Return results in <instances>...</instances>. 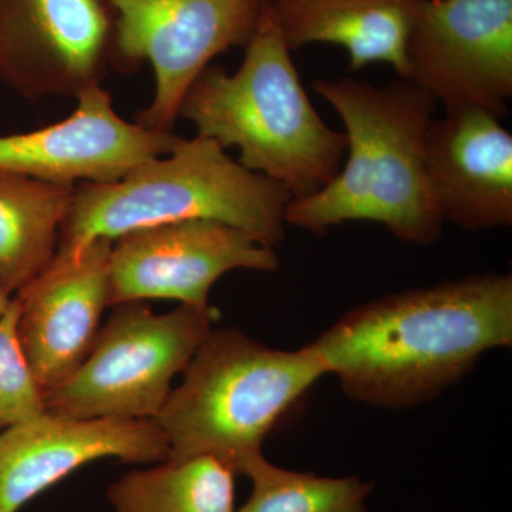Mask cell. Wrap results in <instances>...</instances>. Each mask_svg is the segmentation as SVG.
Returning a JSON list of instances; mask_svg holds the SVG:
<instances>
[{
    "mask_svg": "<svg viewBox=\"0 0 512 512\" xmlns=\"http://www.w3.org/2000/svg\"><path fill=\"white\" fill-rule=\"evenodd\" d=\"M114 15L106 0H0V82L26 100L101 86Z\"/></svg>",
    "mask_w": 512,
    "mask_h": 512,
    "instance_id": "10",
    "label": "cell"
},
{
    "mask_svg": "<svg viewBox=\"0 0 512 512\" xmlns=\"http://www.w3.org/2000/svg\"><path fill=\"white\" fill-rule=\"evenodd\" d=\"M18 303L0 318V433L45 412L43 390L19 345Z\"/></svg>",
    "mask_w": 512,
    "mask_h": 512,
    "instance_id": "19",
    "label": "cell"
},
{
    "mask_svg": "<svg viewBox=\"0 0 512 512\" xmlns=\"http://www.w3.org/2000/svg\"><path fill=\"white\" fill-rule=\"evenodd\" d=\"M312 87L343 121L348 161L322 190L292 198L286 224L323 235L345 222L372 221L409 244L439 241L444 222L424 164L437 101L402 77L384 87L350 77Z\"/></svg>",
    "mask_w": 512,
    "mask_h": 512,
    "instance_id": "2",
    "label": "cell"
},
{
    "mask_svg": "<svg viewBox=\"0 0 512 512\" xmlns=\"http://www.w3.org/2000/svg\"><path fill=\"white\" fill-rule=\"evenodd\" d=\"M235 476L215 457L164 460L124 474L107 498L116 512H235Z\"/></svg>",
    "mask_w": 512,
    "mask_h": 512,
    "instance_id": "17",
    "label": "cell"
},
{
    "mask_svg": "<svg viewBox=\"0 0 512 512\" xmlns=\"http://www.w3.org/2000/svg\"><path fill=\"white\" fill-rule=\"evenodd\" d=\"M417 0H269L289 49L328 43L349 53L350 72L387 63L406 79V43Z\"/></svg>",
    "mask_w": 512,
    "mask_h": 512,
    "instance_id": "15",
    "label": "cell"
},
{
    "mask_svg": "<svg viewBox=\"0 0 512 512\" xmlns=\"http://www.w3.org/2000/svg\"><path fill=\"white\" fill-rule=\"evenodd\" d=\"M13 296L8 295L5 291L0 289V318L8 312L10 305H12Z\"/></svg>",
    "mask_w": 512,
    "mask_h": 512,
    "instance_id": "20",
    "label": "cell"
},
{
    "mask_svg": "<svg viewBox=\"0 0 512 512\" xmlns=\"http://www.w3.org/2000/svg\"><path fill=\"white\" fill-rule=\"evenodd\" d=\"M74 188L0 170V289L8 295L52 264Z\"/></svg>",
    "mask_w": 512,
    "mask_h": 512,
    "instance_id": "16",
    "label": "cell"
},
{
    "mask_svg": "<svg viewBox=\"0 0 512 512\" xmlns=\"http://www.w3.org/2000/svg\"><path fill=\"white\" fill-rule=\"evenodd\" d=\"M161 463L168 443L154 420H79L43 412L0 433V512H19L74 471L101 460Z\"/></svg>",
    "mask_w": 512,
    "mask_h": 512,
    "instance_id": "13",
    "label": "cell"
},
{
    "mask_svg": "<svg viewBox=\"0 0 512 512\" xmlns=\"http://www.w3.org/2000/svg\"><path fill=\"white\" fill-rule=\"evenodd\" d=\"M291 52L268 3L237 72L208 66L185 94L178 119L222 148H237L239 164L303 198L338 175L348 143L320 119Z\"/></svg>",
    "mask_w": 512,
    "mask_h": 512,
    "instance_id": "3",
    "label": "cell"
},
{
    "mask_svg": "<svg viewBox=\"0 0 512 512\" xmlns=\"http://www.w3.org/2000/svg\"><path fill=\"white\" fill-rule=\"evenodd\" d=\"M512 345V276L468 275L350 309L306 345L350 399L389 410L440 396Z\"/></svg>",
    "mask_w": 512,
    "mask_h": 512,
    "instance_id": "1",
    "label": "cell"
},
{
    "mask_svg": "<svg viewBox=\"0 0 512 512\" xmlns=\"http://www.w3.org/2000/svg\"><path fill=\"white\" fill-rule=\"evenodd\" d=\"M111 247L113 241L96 239L56 252L46 271L13 296L19 345L43 393L72 375L92 349L110 308Z\"/></svg>",
    "mask_w": 512,
    "mask_h": 512,
    "instance_id": "12",
    "label": "cell"
},
{
    "mask_svg": "<svg viewBox=\"0 0 512 512\" xmlns=\"http://www.w3.org/2000/svg\"><path fill=\"white\" fill-rule=\"evenodd\" d=\"M274 248L215 221H183L137 229L113 241L109 305L148 299L210 308L215 282L235 269L278 271Z\"/></svg>",
    "mask_w": 512,
    "mask_h": 512,
    "instance_id": "9",
    "label": "cell"
},
{
    "mask_svg": "<svg viewBox=\"0 0 512 512\" xmlns=\"http://www.w3.org/2000/svg\"><path fill=\"white\" fill-rule=\"evenodd\" d=\"M252 483L247 503L235 512H367L373 484L359 477H319L275 466L264 454L249 458L241 473Z\"/></svg>",
    "mask_w": 512,
    "mask_h": 512,
    "instance_id": "18",
    "label": "cell"
},
{
    "mask_svg": "<svg viewBox=\"0 0 512 512\" xmlns=\"http://www.w3.org/2000/svg\"><path fill=\"white\" fill-rule=\"evenodd\" d=\"M481 107H446L424 137L427 178L443 222L467 231L512 225V134Z\"/></svg>",
    "mask_w": 512,
    "mask_h": 512,
    "instance_id": "14",
    "label": "cell"
},
{
    "mask_svg": "<svg viewBox=\"0 0 512 512\" xmlns=\"http://www.w3.org/2000/svg\"><path fill=\"white\" fill-rule=\"evenodd\" d=\"M291 192L232 160L217 141L181 138L116 183L76 185L57 252L96 239L116 241L137 229L183 221H215L247 232L265 247L285 238Z\"/></svg>",
    "mask_w": 512,
    "mask_h": 512,
    "instance_id": "4",
    "label": "cell"
},
{
    "mask_svg": "<svg viewBox=\"0 0 512 512\" xmlns=\"http://www.w3.org/2000/svg\"><path fill=\"white\" fill-rule=\"evenodd\" d=\"M154 421L167 460L210 456L241 473L278 421L326 375L308 348H269L234 328L211 330Z\"/></svg>",
    "mask_w": 512,
    "mask_h": 512,
    "instance_id": "5",
    "label": "cell"
},
{
    "mask_svg": "<svg viewBox=\"0 0 512 512\" xmlns=\"http://www.w3.org/2000/svg\"><path fill=\"white\" fill-rule=\"evenodd\" d=\"M76 100V110L59 123L0 136V170L55 184L116 183L180 143L174 133L128 123L101 86Z\"/></svg>",
    "mask_w": 512,
    "mask_h": 512,
    "instance_id": "11",
    "label": "cell"
},
{
    "mask_svg": "<svg viewBox=\"0 0 512 512\" xmlns=\"http://www.w3.org/2000/svg\"><path fill=\"white\" fill-rule=\"evenodd\" d=\"M80 366L43 393L45 412L69 419L154 420L171 382L210 335L218 312L180 305L156 313L144 302L113 306Z\"/></svg>",
    "mask_w": 512,
    "mask_h": 512,
    "instance_id": "6",
    "label": "cell"
},
{
    "mask_svg": "<svg viewBox=\"0 0 512 512\" xmlns=\"http://www.w3.org/2000/svg\"><path fill=\"white\" fill-rule=\"evenodd\" d=\"M114 15L111 64L150 63L153 101L136 123L173 133L185 94L215 56L247 46L269 0H106Z\"/></svg>",
    "mask_w": 512,
    "mask_h": 512,
    "instance_id": "7",
    "label": "cell"
},
{
    "mask_svg": "<svg viewBox=\"0 0 512 512\" xmlns=\"http://www.w3.org/2000/svg\"><path fill=\"white\" fill-rule=\"evenodd\" d=\"M406 80L446 107L503 117L512 97V0H417Z\"/></svg>",
    "mask_w": 512,
    "mask_h": 512,
    "instance_id": "8",
    "label": "cell"
}]
</instances>
